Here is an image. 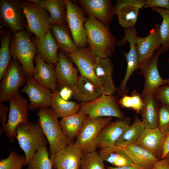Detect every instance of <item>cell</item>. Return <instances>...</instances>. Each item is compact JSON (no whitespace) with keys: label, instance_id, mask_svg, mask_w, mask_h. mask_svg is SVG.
I'll return each instance as SVG.
<instances>
[{"label":"cell","instance_id":"cell-3","mask_svg":"<svg viewBox=\"0 0 169 169\" xmlns=\"http://www.w3.org/2000/svg\"><path fill=\"white\" fill-rule=\"evenodd\" d=\"M38 121L47 138L51 154L54 153L67 145L74 143L62 131L59 121L51 109L43 107L37 113Z\"/></svg>","mask_w":169,"mask_h":169},{"label":"cell","instance_id":"cell-38","mask_svg":"<svg viewBox=\"0 0 169 169\" xmlns=\"http://www.w3.org/2000/svg\"><path fill=\"white\" fill-rule=\"evenodd\" d=\"M104 162L96 151L83 153L80 169H106Z\"/></svg>","mask_w":169,"mask_h":169},{"label":"cell","instance_id":"cell-15","mask_svg":"<svg viewBox=\"0 0 169 169\" xmlns=\"http://www.w3.org/2000/svg\"><path fill=\"white\" fill-rule=\"evenodd\" d=\"M160 25L159 23L155 24L146 36L142 38L138 36L137 38L136 48L139 69L161 46L159 32Z\"/></svg>","mask_w":169,"mask_h":169},{"label":"cell","instance_id":"cell-47","mask_svg":"<svg viewBox=\"0 0 169 169\" xmlns=\"http://www.w3.org/2000/svg\"><path fill=\"white\" fill-rule=\"evenodd\" d=\"M106 169H141L135 165L125 166L120 167H113L107 166Z\"/></svg>","mask_w":169,"mask_h":169},{"label":"cell","instance_id":"cell-32","mask_svg":"<svg viewBox=\"0 0 169 169\" xmlns=\"http://www.w3.org/2000/svg\"><path fill=\"white\" fill-rule=\"evenodd\" d=\"M145 128L142 120L136 117L133 123L129 125L116 141L115 145L125 147L135 144L141 137Z\"/></svg>","mask_w":169,"mask_h":169},{"label":"cell","instance_id":"cell-11","mask_svg":"<svg viewBox=\"0 0 169 169\" xmlns=\"http://www.w3.org/2000/svg\"><path fill=\"white\" fill-rule=\"evenodd\" d=\"M66 6V20L72 39L78 48H86L88 41L84 28L86 18L82 9L69 0H65Z\"/></svg>","mask_w":169,"mask_h":169},{"label":"cell","instance_id":"cell-25","mask_svg":"<svg viewBox=\"0 0 169 169\" xmlns=\"http://www.w3.org/2000/svg\"><path fill=\"white\" fill-rule=\"evenodd\" d=\"M71 89L72 95L81 103L94 100L103 94L99 88L88 79L80 75L76 83Z\"/></svg>","mask_w":169,"mask_h":169},{"label":"cell","instance_id":"cell-9","mask_svg":"<svg viewBox=\"0 0 169 169\" xmlns=\"http://www.w3.org/2000/svg\"><path fill=\"white\" fill-rule=\"evenodd\" d=\"M79 110L86 115L93 118L115 117L121 120L125 118L113 95L103 94L94 100L81 103Z\"/></svg>","mask_w":169,"mask_h":169},{"label":"cell","instance_id":"cell-23","mask_svg":"<svg viewBox=\"0 0 169 169\" xmlns=\"http://www.w3.org/2000/svg\"><path fill=\"white\" fill-rule=\"evenodd\" d=\"M167 133H162L157 127L145 128L141 137L134 144L145 149L159 159L162 154Z\"/></svg>","mask_w":169,"mask_h":169},{"label":"cell","instance_id":"cell-46","mask_svg":"<svg viewBox=\"0 0 169 169\" xmlns=\"http://www.w3.org/2000/svg\"><path fill=\"white\" fill-rule=\"evenodd\" d=\"M169 153V130L166 136L164 143L161 159L165 158Z\"/></svg>","mask_w":169,"mask_h":169},{"label":"cell","instance_id":"cell-5","mask_svg":"<svg viewBox=\"0 0 169 169\" xmlns=\"http://www.w3.org/2000/svg\"><path fill=\"white\" fill-rule=\"evenodd\" d=\"M26 18L27 30L37 38H44L52 25L50 16L45 7L29 0H20Z\"/></svg>","mask_w":169,"mask_h":169},{"label":"cell","instance_id":"cell-49","mask_svg":"<svg viewBox=\"0 0 169 169\" xmlns=\"http://www.w3.org/2000/svg\"><path fill=\"white\" fill-rule=\"evenodd\" d=\"M168 62L169 63V56L168 59ZM167 84H169V78L167 79Z\"/></svg>","mask_w":169,"mask_h":169},{"label":"cell","instance_id":"cell-45","mask_svg":"<svg viewBox=\"0 0 169 169\" xmlns=\"http://www.w3.org/2000/svg\"><path fill=\"white\" fill-rule=\"evenodd\" d=\"M59 94L60 97L66 100L69 99L72 95L71 88L68 87H64L61 88L59 91Z\"/></svg>","mask_w":169,"mask_h":169},{"label":"cell","instance_id":"cell-42","mask_svg":"<svg viewBox=\"0 0 169 169\" xmlns=\"http://www.w3.org/2000/svg\"><path fill=\"white\" fill-rule=\"evenodd\" d=\"M157 7L169 10V0H148L144 8Z\"/></svg>","mask_w":169,"mask_h":169},{"label":"cell","instance_id":"cell-21","mask_svg":"<svg viewBox=\"0 0 169 169\" xmlns=\"http://www.w3.org/2000/svg\"><path fill=\"white\" fill-rule=\"evenodd\" d=\"M79 4L89 16L93 17L107 26L114 15V6L109 0H79Z\"/></svg>","mask_w":169,"mask_h":169},{"label":"cell","instance_id":"cell-28","mask_svg":"<svg viewBox=\"0 0 169 169\" xmlns=\"http://www.w3.org/2000/svg\"><path fill=\"white\" fill-rule=\"evenodd\" d=\"M98 152L104 161L115 167L134 165L121 147L114 145L100 149Z\"/></svg>","mask_w":169,"mask_h":169},{"label":"cell","instance_id":"cell-37","mask_svg":"<svg viewBox=\"0 0 169 169\" xmlns=\"http://www.w3.org/2000/svg\"><path fill=\"white\" fill-rule=\"evenodd\" d=\"M122 96L118 102L121 107L131 109L137 113L141 112L144 105V102L141 95L136 90H134L131 96L126 94Z\"/></svg>","mask_w":169,"mask_h":169},{"label":"cell","instance_id":"cell-41","mask_svg":"<svg viewBox=\"0 0 169 169\" xmlns=\"http://www.w3.org/2000/svg\"><path fill=\"white\" fill-rule=\"evenodd\" d=\"M154 95L158 102L169 106V84L159 87L154 93Z\"/></svg>","mask_w":169,"mask_h":169},{"label":"cell","instance_id":"cell-1","mask_svg":"<svg viewBox=\"0 0 169 169\" xmlns=\"http://www.w3.org/2000/svg\"><path fill=\"white\" fill-rule=\"evenodd\" d=\"M84 28L90 49L97 56L109 58L114 51L117 41L108 26L89 16Z\"/></svg>","mask_w":169,"mask_h":169},{"label":"cell","instance_id":"cell-20","mask_svg":"<svg viewBox=\"0 0 169 169\" xmlns=\"http://www.w3.org/2000/svg\"><path fill=\"white\" fill-rule=\"evenodd\" d=\"M113 70V64L109 58L96 56L94 71L103 94L113 95L118 90L112 78Z\"/></svg>","mask_w":169,"mask_h":169},{"label":"cell","instance_id":"cell-17","mask_svg":"<svg viewBox=\"0 0 169 169\" xmlns=\"http://www.w3.org/2000/svg\"><path fill=\"white\" fill-rule=\"evenodd\" d=\"M147 0H120L114 6V15L118 16V22L125 28L135 26L139 9L146 5Z\"/></svg>","mask_w":169,"mask_h":169},{"label":"cell","instance_id":"cell-31","mask_svg":"<svg viewBox=\"0 0 169 169\" xmlns=\"http://www.w3.org/2000/svg\"><path fill=\"white\" fill-rule=\"evenodd\" d=\"M50 106L58 118H62L77 112L80 109V105L76 102L62 99L58 90L52 92Z\"/></svg>","mask_w":169,"mask_h":169},{"label":"cell","instance_id":"cell-16","mask_svg":"<svg viewBox=\"0 0 169 169\" xmlns=\"http://www.w3.org/2000/svg\"><path fill=\"white\" fill-rule=\"evenodd\" d=\"M64 53L77 66L81 76L88 79L100 89L94 71L96 56L90 49L79 48L73 53Z\"/></svg>","mask_w":169,"mask_h":169},{"label":"cell","instance_id":"cell-48","mask_svg":"<svg viewBox=\"0 0 169 169\" xmlns=\"http://www.w3.org/2000/svg\"><path fill=\"white\" fill-rule=\"evenodd\" d=\"M30 1L38 4L44 7L47 0H29Z\"/></svg>","mask_w":169,"mask_h":169},{"label":"cell","instance_id":"cell-7","mask_svg":"<svg viewBox=\"0 0 169 169\" xmlns=\"http://www.w3.org/2000/svg\"><path fill=\"white\" fill-rule=\"evenodd\" d=\"M0 23L12 34L27 29V21L20 0H0Z\"/></svg>","mask_w":169,"mask_h":169},{"label":"cell","instance_id":"cell-36","mask_svg":"<svg viewBox=\"0 0 169 169\" xmlns=\"http://www.w3.org/2000/svg\"><path fill=\"white\" fill-rule=\"evenodd\" d=\"M26 169H53L46 146L40 148L36 152Z\"/></svg>","mask_w":169,"mask_h":169},{"label":"cell","instance_id":"cell-8","mask_svg":"<svg viewBox=\"0 0 169 169\" xmlns=\"http://www.w3.org/2000/svg\"><path fill=\"white\" fill-rule=\"evenodd\" d=\"M9 102V113L7 121L5 128L0 132V133L1 135L5 132L7 137L13 142L16 135L18 126L20 124L29 122L28 118L29 110L27 99L23 97L20 92L13 96Z\"/></svg>","mask_w":169,"mask_h":169},{"label":"cell","instance_id":"cell-22","mask_svg":"<svg viewBox=\"0 0 169 169\" xmlns=\"http://www.w3.org/2000/svg\"><path fill=\"white\" fill-rule=\"evenodd\" d=\"M34 60L35 65L33 78L42 86L52 92L58 90L55 65L45 62L38 55Z\"/></svg>","mask_w":169,"mask_h":169},{"label":"cell","instance_id":"cell-4","mask_svg":"<svg viewBox=\"0 0 169 169\" xmlns=\"http://www.w3.org/2000/svg\"><path fill=\"white\" fill-rule=\"evenodd\" d=\"M17 138L21 149L24 151L28 165L36 152L46 146L48 141L38 122L19 124L16 130Z\"/></svg>","mask_w":169,"mask_h":169},{"label":"cell","instance_id":"cell-50","mask_svg":"<svg viewBox=\"0 0 169 169\" xmlns=\"http://www.w3.org/2000/svg\"><path fill=\"white\" fill-rule=\"evenodd\" d=\"M167 158L169 159V153L167 154L166 157L165 158Z\"/></svg>","mask_w":169,"mask_h":169},{"label":"cell","instance_id":"cell-34","mask_svg":"<svg viewBox=\"0 0 169 169\" xmlns=\"http://www.w3.org/2000/svg\"><path fill=\"white\" fill-rule=\"evenodd\" d=\"M44 7L50 16L52 24L64 23L66 10L65 0H47Z\"/></svg>","mask_w":169,"mask_h":169},{"label":"cell","instance_id":"cell-44","mask_svg":"<svg viewBox=\"0 0 169 169\" xmlns=\"http://www.w3.org/2000/svg\"><path fill=\"white\" fill-rule=\"evenodd\" d=\"M152 169H169V159L166 158L158 160Z\"/></svg>","mask_w":169,"mask_h":169},{"label":"cell","instance_id":"cell-29","mask_svg":"<svg viewBox=\"0 0 169 169\" xmlns=\"http://www.w3.org/2000/svg\"><path fill=\"white\" fill-rule=\"evenodd\" d=\"M144 105L140 113L146 128L157 127L158 105L154 95L142 96Z\"/></svg>","mask_w":169,"mask_h":169},{"label":"cell","instance_id":"cell-2","mask_svg":"<svg viewBox=\"0 0 169 169\" xmlns=\"http://www.w3.org/2000/svg\"><path fill=\"white\" fill-rule=\"evenodd\" d=\"M31 34L27 30L12 34L10 43L11 55L20 63L26 78H33V60L37 53Z\"/></svg>","mask_w":169,"mask_h":169},{"label":"cell","instance_id":"cell-6","mask_svg":"<svg viewBox=\"0 0 169 169\" xmlns=\"http://www.w3.org/2000/svg\"><path fill=\"white\" fill-rule=\"evenodd\" d=\"M112 118H93L87 116L74 142L83 153L96 151V139L101 131L110 123Z\"/></svg>","mask_w":169,"mask_h":169},{"label":"cell","instance_id":"cell-13","mask_svg":"<svg viewBox=\"0 0 169 169\" xmlns=\"http://www.w3.org/2000/svg\"><path fill=\"white\" fill-rule=\"evenodd\" d=\"M19 92L28 96L30 102L28 107L30 110L50 106L53 92L41 85L33 78H27L25 85Z\"/></svg>","mask_w":169,"mask_h":169},{"label":"cell","instance_id":"cell-10","mask_svg":"<svg viewBox=\"0 0 169 169\" xmlns=\"http://www.w3.org/2000/svg\"><path fill=\"white\" fill-rule=\"evenodd\" d=\"M26 80L20 63L13 58L0 81V102H9L13 96L19 92V88L26 84Z\"/></svg>","mask_w":169,"mask_h":169},{"label":"cell","instance_id":"cell-30","mask_svg":"<svg viewBox=\"0 0 169 169\" xmlns=\"http://www.w3.org/2000/svg\"><path fill=\"white\" fill-rule=\"evenodd\" d=\"M80 110L77 112L62 118L60 126L65 135L70 140L76 138L87 117Z\"/></svg>","mask_w":169,"mask_h":169},{"label":"cell","instance_id":"cell-24","mask_svg":"<svg viewBox=\"0 0 169 169\" xmlns=\"http://www.w3.org/2000/svg\"><path fill=\"white\" fill-rule=\"evenodd\" d=\"M32 39L35 45L37 53L47 63L55 65L58 60L59 48L49 30L44 38L39 39L32 36Z\"/></svg>","mask_w":169,"mask_h":169},{"label":"cell","instance_id":"cell-27","mask_svg":"<svg viewBox=\"0 0 169 169\" xmlns=\"http://www.w3.org/2000/svg\"><path fill=\"white\" fill-rule=\"evenodd\" d=\"M50 30L59 49L61 51L72 53L78 50L79 48L74 42L68 30L64 23L52 24Z\"/></svg>","mask_w":169,"mask_h":169},{"label":"cell","instance_id":"cell-12","mask_svg":"<svg viewBox=\"0 0 169 169\" xmlns=\"http://www.w3.org/2000/svg\"><path fill=\"white\" fill-rule=\"evenodd\" d=\"M162 52L161 48L156 51L152 56L139 68L138 73L143 76L144 79L142 96L154 95L159 87L167 84V79H165L161 78L158 69V60Z\"/></svg>","mask_w":169,"mask_h":169},{"label":"cell","instance_id":"cell-40","mask_svg":"<svg viewBox=\"0 0 169 169\" xmlns=\"http://www.w3.org/2000/svg\"><path fill=\"white\" fill-rule=\"evenodd\" d=\"M158 105L157 127L163 133L169 130V106L160 103Z\"/></svg>","mask_w":169,"mask_h":169},{"label":"cell","instance_id":"cell-33","mask_svg":"<svg viewBox=\"0 0 169 169\" xmlns=\"http://www.w3.org/2000/svg\"><path fill=\"white\" fill-rule=\"evenodd\" d=\"M12 33L5 29L0 30V81L7 71L11 61L12 56L10 49Z\"/></svg>","mask_w":169,"mask_h":169},{"label":"cell","instance_id":"cell-14","mask_svg":"<svg viewBox=\"0 0 169 169\" xmlns=\"http://www.w3.org/2000/svg\"><path fill=\"white\" fill-rule=\"evenodd\" d=\"M83 154L74 142L50 154V157L53 169H80Z\"/></svg>","mask_w":169,"mask_h":169},{"label":"cell","instance_id":"cell-35","mask_svg":"<svg viewBox=\"0 0 169 169\" xmlns=\"http://www.w3.org/2000/svg\"><path fill=\"white\" fill-rule=\"evenodd\" d=\"M151 8L162 18V22L159 27L161 42V48L162 52H166L169 49V10L157 7Z\"/></svg>","mask_w":169,"mask_h":169},{"label":"cell","instance_id":"cell-18","mask_svg":"<svg viewBox=\"0 0 169 169\" xmlns=\"http://www.w3.org/2000/svg\"><path fill=\"white\" fill-rule=\"evenodd\" d=\"M131 122L130 117H128L110 122L105 126L96 139V149H101L115 145L116 141L130 125Z\"/></svg>","mask_w":169,"mask_h":169},{"label":"cell","instance_id":"cell-19","mask_svg":"<svg viewBox=\"0 0 169 169\" xmlns=\"http://www.w3.org/2000/svg\"><path fill=\"white\" fill-rule=\"evenodd\" d=\"M58 60L55 65V72L58 87L72 88L76 83L79 76L78 70L73 61L63 51L58 52Z\"/></svg>","mask_w":169,"mask_h":169},{"label":"cell","instance_id":"cell-26","mask_svg":"<svg viewBox=\"0 0 169 169\" xmlns=\"http://www.w3.org/2000/svg\"><path fill=\"white\" fill-rule=\"evenodd\" d=\"M122 148L134 165L141 169H152L159 160L145 149L135 144Z\"/></svg>","mask_w":169,"mask_h":169},{"label":"cell","instance_id":"cell-43","mask_svg":"<svg viewBox=\"0 0 169 169\" xmlns=\"http://www.w3.org/2000/svg\"><path fill=\"white\" fill-rule=\"evenodd\" d=\"M8 110V108L3 105V103L0 102V122L2 126L0 132L4 130L6 126V122L8 118L7 113Z\"/></svg>","mask_w":169,"mask_h":169},{"label":"cell","instance_id":"cell-39","mask_svg":"<svg viewBox=\"0 0 169 169\" xmlns=\"http://www.w3.org/2000/svg\"><path fill=\"white\" fill-rule=\"evenodd\" d=\"M26 160L25 155H20L12 151L6 159L0 161V169H22Z\"/></svg>","mask_w":169,"mask_h":169}]
</instances>
